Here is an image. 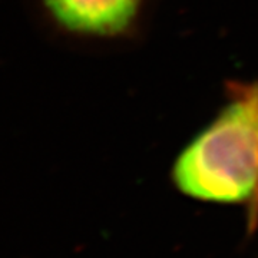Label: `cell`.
I'll return each mask as SVG.
<instances>
[{
	"label": "cell",
	"instance_id": "obj_1",
	"mask_svg": "<svg viewBox=\"0 0 258 258\" xmlns=\"http://www.w3.org/2000/svg\"><path fill=\"white\" fill-rule=\"evenodd\" d=\"M182 192L205 201L240 203L258 185V92L232 102L179 157Z\"/></svg>",
	"mask_w": 258,
	"mask_h": 258
},
{
	"label": "cell",
	"instance_id": "obj_2",
	"mask_svg": "<svg viewBox=\"0 0 258 258\" xmlns=\"http://www.w3.org/2000/svg\"><path fill=\"white\" fill-rule=\"evenodd\" d=\"M66 28L109 35L125 28L135 15L139 0H45Z\"/></svg>",
	"mask_w": 258,
	"mask_h": 258
}]
</instances>
